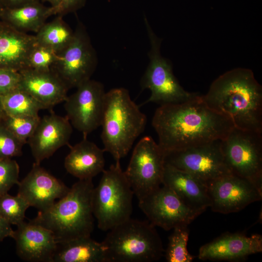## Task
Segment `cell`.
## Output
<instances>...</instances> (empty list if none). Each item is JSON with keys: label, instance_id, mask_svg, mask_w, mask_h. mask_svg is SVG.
I'll return each mask as SVG.
<instances>
[{"label": "cell", "instance_id": "obj_14", "mask_svg": "<svg viewBox=\"0 0 262 262\" xmlns=\"http://www.w3.org/2000/svg\"><path fill=\"white\" fill-rule=\"evenodd\" d=\"M207 186L210 207L214 212H237L262 198V191L252 183L232 173L218 178Z\"/></svg>", "mask_w": 262, "mask_h": 262}, {"label": "cell", "instance_id": "obj_36", "mask_svg": "<svg viewBox=\"0 0 262 262\" xmlns=\"http://www.w3.org/2000/svg\"><path fill=\"white\" fill-rule=\"evenodd\" d=\"M11 225L6 220L0 217V243L6 237H12L14 230Z\"/></svg>", "mask_w": 262, "mask_h": 262}, {"label": "cell", "instance_id": "obj_23", "mask_svg": "<svg viewBox=\"0 0 262 262\" xmlns=\"http://www.w3.org/2000/svg\"><path fill=\"white\" fill-rule=\"evenodd\" d=\"M51 262H106L101 243L91 236L57 243Z\"/></svg>", "mask_w": 262, "mask_h": 262}, {"label": "cell", "instance_id": "obj_38", "mask_svg": "<svg viewBox=\"0 0 262 262\" xmlns=\"http://www.w3.org/2000/svg\"><path fill=\"white\" fill-rule=\"evenodd\" d=\"M4 115H5V113L3 109L2 104L1 102V95H0V116L2 117Z\"/></svg>", "mask_w": 262, "mask_h": 262}, {"label": "cell", "instance_id": "obj_27", "mask_svg": "<svg viewBox=\"0 0 262 262\" xmlns=\"http://www.w3.org/2000/svg\"><path fill=\"white\" fill-rule=\"evenodd\" d=\"M168 238L165 251V259L168 262H191L195 257L190 254L187 248L189 230L188 226L177 227L173 229Z\"/></svg>", "mask_w": 262, "mask_h": 262}, {"label": "cell", "instance_id": "obj_7", "mask_svg": "<svg viewBox=\"0 0 262 262\" xmlns=\"http://www.w3.org/2000/svg\"><path fill=\"white\" fill-rule=\"evenodd\" d=\"M145 22L150 49L149 62L141 79V86L143 89H149L151 95L144 104L156 102L164 105L180 103L191 98L197 93L189 92L180 85L173 74L171 62L161 54L162 39L154 33L146 18Z\"/></svg>", "mask_w": 262, "mask_h": 262}, {"label": "cell", "instance_id": "obj_17", "mask_svg": "<svg viewBox=\"0 0 262 262\" xmlns=\"http://www.w3.org/2000/svg\"><path fill=\"white\" fill-rule=\"evenodd\" d=\"M262 251V236L242 233H227L200 247L201 260L240 261Z\"/></svg>", "mask_w": 262, "mask_h": 262}, {"label": "cell", "instance_id": "obj_39", "mask_svg": "<svg viewBox=\"0 0 262 262\" xmlns=\"http://www.w3.org/2000/svg\"><path fill=\"white\" fill-rule=\"evenodd\" d=\"M1 8V4H0V9Z\"/></svg>", "mask_w": 262, "mask_h": 262}, {"label": "cell", "instance_id": "obj_24", "mask_svg": "<svg viewBox=\"0 0 262 262\" xmlns=\"http://www.w3.org/2000/svg\"><path fill=\"white\" fill-rule=\"evenodd\" d=\"M51 16L50 7L40 2L22 7L0 9V19L15 29L36 33Z\"/></svg>", "mask_w": 262, "mask_h": 262}, {"label": "cell", "instance_id": "obj_21", "mask_svg": "<svg viewBox=\"0 0 262 262\" xmlns=\"http://www.w3.org/2000/svg\"><path fill=\"white\" fill-rule=\"evenodd\" d=\"M36 44L35 35L0 21V68L17 72L27 68L29 56Z\"/></svg>", "mask_w": 262, "mask_h": 262}, {"label": "cell", "instance_id": "obj_3", "mask_svg": "<svg viewBox=\"0 0 262 262\" xmlns=\"http://www.w3.org/2000/svg\"><path fill=\"white\" fill-rule=\"evenodd\" d=\"M94 188L92 179L79 180L64 197L31 220L49 230L57 243L91 236Z\"/></svg>", "mask_w": 262, "mask_h": 262}, {"label": "cell", "instance_id": "obj_32", "mask_svg": "<svg viewBox=\"0 0 262 262\" xmlns=\"http://www.w3.org/2000/svg\"><path fill=\"white\" fill-rule=\"evenodd\" d=\"M23 145L0 122V159L20 156Z\"/></svg>", "mask_w": 262, "mask_h": 262}, {"label": "cell", "instance_id": "obj_20", "mask_svg": "<svg viewBox=\"0 0 262 262\" xmlns=\"http://www.w3.org/2000/svg\"><path fill=\"white\" fill-rule=\"evenodd\" d=\"M162 184L171 189L187 206L200 213L211 206L206 183L192 174L166 163Z\"/></svg>", "mask_w": 262, "mask_h": 262}, {"label": "cell", "instance_id": "obj_2", "mask_svg": "<svg viewBox=\"0 0 262 262\" xmlns=\"http://www.w3.org/2000/svg\"><path fill=\"white\" fill-rule=\"evenodd\" d=\"M203 97L211 108L229 117L234 127L262 133V88L251 70L223 73Z\"/></svg>", "mask_w": 262, "mask_h": 262}, {"label": "cell", "instance_id": "obj_1", "mask_svg": "<svg viewBox=\"0 0 262 262\" xmlns=\"http://www.w3.org/2000/svg\"><path fill=\"white\" fill-rule=\"evenodd\" d=\"M152 125L164 154L222 140L234 127L229 117L211 108L197 93L183 102L161 105Z\"/></svg>", "mask_w": 262, "mask_h": 262}, {"label": "cell", "instance_id": "obj_9", "mask_svg": "<svg viewBox=\"0 0 262 262\" xmlns=\"http://www.w3.org/2000/svg\"><path fill=\"white\" fill-rule=\"evenodd\" d=\"M97 65L96 51L84 26L79 23L71 42L57 54L51 69L70 89L90 80Z\"/></svg>", "mask_w": 262, "mask_h": 262}, {"label": "cell", "instance_id": "obj_4", "mask_svg": "<svg viewBox=\"0 0 262 262\" xmlns=\"http://www.w3.org/2000/svg\"><path fill=\"white\" fill-rule=\"evenodd\" d=\"M147 117L124 88L106 92L101 138L104 151L120 161L128 153L136 139L144 131Z\"/></svg>", "mask_w": 262, "mask_h": 262}, {"label": "cell", "instance_id": "obj_16", "mask_svg": "<svg viewBox=\"0 0 262 262\" xmlns=\"http://www.w3.org/2000/svg\"><path fill=\"white\" fill-rule=\"evenodd\" d=\"M72 125L65 117L51 112L40 118L38 124L28 142L35 162L40 164L59 148L69 145Z\"/></svg>", "mask_w": 262, "mask_h": 262}, {"label": "cell", "instance_id": "obj_33", "mask_svg": "<svg viewBox=\"0 0 262 262\" xmlns=\"http://www.w3.org/2000/svg\"><path fill=\"white\" fill-rule=\"evenodd\" d=\"M18 72L0 68V95L5 94L19 86Z\"/></svg>", "mask_w": 262, "mask_h": 262}, {"label": "cell", "instance_id": "obj_35", "mask_svg": "<svg viewBox=\"0 0 262 262\" xmlns=\"http://www.w3.org/2000/svg\"><path fill=\"white\" fill-rule=\"evenodd\" d=\"M0 1L1 8H17L40 2L39 0H0Z\"/></svg>", "mask_w": 262, "mask_h": 262}, {"label": "cell", "instance_id": "obj_34", "mask_svg": "<svg viewBox=\"0 0 262 262\" xmlns=\"http://www.w3.org/2000/svg\"><path fill=\"white\" fill-rule=\"evenodd\" d=\"M86 0H62L60 4L55 8H51L52 15L63 16L65 15L76 11L82 7Z\"/></svg>", "mask_w": 262, "mask_h": 262}, {"label": "cell", "instance_id": "obj_13", "mask_svg": "<svg viewBox=\"0 0 262 262\" xmlns=\"http://www.w3.org/2000/svg\"><path fill=\"white\" fill-rule=\"evenodd\" d=\"M106 92L100 82L89 80L65 101L66 116L83 138L101 125Z\"/></svg>", "mask_w": 262, "mask_h": 262}, {"label": "cell", "instance_id": "obj_29", "mask_svg": "<svg viewBox=\"0 0 262 262\" xmlns=\"http://www.w3.org/2000/svg\"><path fill=\"white\" fill-rule=\"evenodd\" d=\"M40 119L38 116H10L5 114L0 122L24 144L34 132Z\"/></svg>", "mask_w": 262, "mask_h": 262}, {"label": "cell", "instance_id": "obj_8", "mask_svg": "<svg viewBox=\"0 0 262 262\" xmlns=\"http://www.w3.org/2000/svg\"><path fill=\"white\" fill-rule=\"evenodd\" d=\"M220 146L231 173L262 191V133L234 127L220 140Z\"/></svg>", "mask_w": 262, "mask_h": 262}, {"label": "cell", "instance_id": "obj_6", "mask_svg": "<svg viewBox=\"0 0 262 262\" xmlns=\"http://www.w3.org/2000/svg\"><path fill=\"white\" fill-rule=\"evenodd\" d=\"M133 195L120 161L104 170L92 196L93 212L98 228L109 230L130 218Z\"/></svg>", "mask_w": 262, "mask_h": 262}, {"label": "cell", "instance_id": "obj_28", "mask_svg": "<svg viewBox=\"0 0 262 262\" xmlns=\"http://www.w3.org/2000/svg\"><path fill=\"white\" fill-rule=\"evenodd\" d=\"M29 207L27 202L17 194L12 196L6 193L0 196V217L11 225L17 226L23 222Z\"/></svg>", "mask_w": 262, "mask_h": 262}, {"label": "cell", "instance_id": "obj_40", "mask_svg": "<svg viewBox=\"0 0 262 262\" xmlns=\"http://www.w3.org/2000/svg\"><path fill=\"white\" fill-rule=\"evenodd\" d=\"M1 117H2L0 116V119H1Z\"/></svg>", "mask_w": 262, "mask_h": 262}, {"label": "cell", "instance_id": "obj_11", "mask_svg": "<svg viewBox=\"0 0 262 262\" xmlns=\"http://www.w3.org/2000/svg\"><path fill=\"white\" fill-rule=\"evenodd\" d=\"M220 140L166 153L164 162L192 174L208 185L215 179L231 173L223 154Z\"/></svg>", "mask_w": 262, "mask_h": 262}, {"label": "cell", "instance_id": "obj_30", "mask_svg": "<svg viewBox=\"0 0 262 262\" xmlns=\"http://www.w3.org/2000/svg\"><path fill=\"white\" fill-rule=\"evenodd\" d=\"M57 57V54L54 51L36 44L29 56L27 68L37 70H50Z\"/></svg>", "mask_w": 262, "mask_h": 262}, {"label": "cell", "instance_id": "obj_18", "mask_svg": "<svg viewBox=\"0 0 262 262\" xmlns=\"http://www.w3.org/2000/svg\"><path fill=\"white\" fill-rule=\"evenodd\" d=\"M16 242V252L24 261L51 262L57 242L52 233L30 220L17 226L12 236Z\"/></svg>", "mask_w": 262, "mask_h": 262}, {"label": "cell", "instance_id": "obj_15", "mask_svg": "<svg viewBox=\"0 0 262 262\" xmlns=\"http://www.w3.org/2000/svg\"><path fill=\"white\" fill-rule=\"evenodd\" d=\"M17 185V195L30 206L37 208L39 211L50 208L56 199L64 197L70 189L35 162L30 172Z\"/></svg>", "mask_w": 262, "mask_h": 262}, {"label": "cell", "instance_id": "obj_26", "mask_svg": "<svg viewBox=\"0 0 262 262\" xmlns=\"http://www.w3.org/2000/svg\"><path fill=\"white\" fill-rule=\"evenodd\" d=\"M5 114L10 116H38L44 107L30 94L19 87L2 95Z\"/></svg>", "mask_w": 262, "mask_h": 262}, {"label": "cell", "instance_id": "obj_19", "mask_svg": "<svg viewBox=\"0 0 262 262\" xmlns=\"http://www.w3.org/2000/svg\"><path fill=\"white\" fill-rule=\"evenodd\" d=\"M18 87L25 91L45 109L64 102L69 88L52 69L37 70L27 68L18 72Z\"/></svg>", "mask_w": 262, "mask_h": 262}, {"label": "cell", "instance_id": "obj_31", "mask_svg": "<svg viewBox=\"0 0 262 262\" xmlns=\"http://www.w3.org/2000/svg\"><path fill=\"white\" fill-rule=\"evenodd\" d=\"M19 167L11 159H0V196L8 193L15 184L19 183Z\"/></svg>", "mask_w": 262, "mask_h": 262}, {"label": "cell", "instance_id": "obj_5", "mask_svg": "<svg viewBox=\"0 0 262 262\" xmlns=\"http://www.w3.org/2000/svg\"><path fill=\"white\" fill-rule=\"evenodd\" d=\"M155 227L131 217L110 230L101 242L106 262H151L164 251Z\"/></svg>", "mask_w": 262, "mask_h": 262}, {"label": "cell", "instance_id": "obj_10", "mask_svg": "<svg viewBox=\"0 0 262 262\" xmlns=\"http://www.w3.org/2000/svg\"><path fill=\"white\" fill-rule=\"evenodd\" d=\"M164 156L151 137L142 138L135 146L124 172L138 200L162 184Z\"/></svg>", "mask_w": 262, "mask_h": 262}, {"label": "cell", "instance_id": "obj_12", "mask_svg": "<svg viewBox=\"0 0 262 262\" xmlns=\"http://www.w3.org/2000/svg\"><path fill=\"white\" fill-rule=\"evenodd\" d=\"M138 205L153 226L165 230L188 226L201 214L187 206L164 185L138 200Z\"/></svg>", "mask_w": 262, "mask_h": 262}, {"label": "cell", "instance_id": "obj_37", "mask_svg": "<svg viewBox=\"0 0 262 262\" xmlns=\"http://www.w3.org/2000/svg\"><path fill=\"white\" fill-rule=\"evenodd\" d=\"M62 0H42L43 1H47L50 4L51 8L57 7L61 2Z\"/></svg>", "mask_w": 262, "mask_h": 262}, {"label": "cell", "instance_id": "obj_22", "mask_svg": "<svg viewBox=\"0 0 262 262\" xmlns=\"http://www.w3.org/2000/svg\"><path fill=\"white\" fill-rule=\"evenodd\" d=\"M104 152L87 138H83L70 147L65 160V167L67 172L79 180H92L104 170Z\"/></svg>", "mask_w": 262, "mask_h": 262}, {"label": "cell", "instance_id": "obj_25", "mask_svg": "<svg viewBox=\"0 0 262 262\" xmlns=\"http://www.w3.org/2000/svg\"><path fill=\"white\" fill-rule=\"evenodd\" d=\"M62 17L57 15L51 21L46 22L35 35L37 44L51 49L57 54L68 45L74 35V31Z\"/></svg>", "mask_w": 262, "mask_h": 262}]
</instances>
